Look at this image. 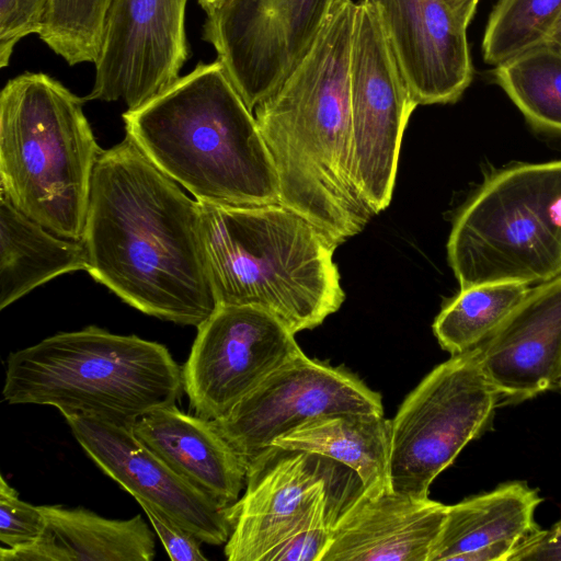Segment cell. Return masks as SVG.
Here are the masks:
<instances>
[{"label": "cell", "instance_id": "34", "mask_svg": "<svg viewBox=\"0 0 561 561\" xmlns=\"http://www.w3.org/2000/svg\"><path fill=\"white\" fill-rule=\"evenodd\" d=\"M197 1L203 7V9L206 10L207 8L211 7L219 0H197Z\"/></svg>", "mask_w": 561, "mask_h": 561}, {"label": "cell", "instance_id": "13", "mask_svg": "<svg viewBox=\"0 0 561 561\" xmlns=\"http://www.w3.org/2000/svg\"><path fill=\"white\" fill-rule=\"evenodd\" d=\"M188 0H112L85 101L135 110L171 85L188 57Z\"/></svg>", "mask_w": 561, "mask_h": 561}, {"label": "cell", "instance_id": "10", "mask_svg": "<svg viewBox=\"0 0 561 561\" xmlns=\"http://www.w3.org/2000/svg\"><path fill=\"white\" fill-rule=\"evenodd\" d=\"M336 0H219L203 38L247 106L274 92L302 59Z\"/></svg>", "mask_w": 561, "mask_h": 561}, {"label": "cell", "instance_id": "6", "mask_svg": "<svg viewBox=\"0 0 561 561\" xmlns=\"http://www.w3.org/2000/svg\"><path fill=\"white\" fill-rule=\"evenodd\" d=\"M84 102L43 72L14 77L0 94V191L53 233L79 241L103 151Z\"/></svg>", "mask_w": 561, "mask_h": 561}, {"label": "cell", "instance_id": "30", "mask_svg": "<svg viewBox=\"0 0 561 561\" xmlns=\"http://www.w3.org/2000/svg\"><path fill=\"white\" fill-rule=\"evenodd\" d=\"M149 518L165 551L173 561H206L201 549V540L190 530L178 524L160 508L138 502Z\"/></svg>", "mask_w": 561, "mask_h": 561}, {"label": "cell", "instance_id": "11", "mask_svg": "<svg viewBox=\"0 0 561 561\" xmlns=\"http://www.w3.org/2000/svg\"><path fill=\"white\" fill-rule=\"evenodd\" d=\"M302 353L271 313L247 306H219L197 327L182 368L183 389L195 414L226 415L272 373Z\"/></svg>", "mask_w": 561, "mask_h": 561}, {"label": "cell", "instance_id": "9", "mask_svg": "<svg viewBox=\"0 0 561 561\" xmlns=\"http://www.w3.org/2000/svg\"><path fill=\"white\" fill-rule=\"evenodd\" d=\"M350 75L353 172L377 214L390 204L403 131L417 104L368 0L356 3Z\"/></svg>", "mask_w": 561, "mask_h": 561}, {"label": "cell", "instance_id": "23", "mask_svg": "<svg viewBox=\"0 0 561 561\" xmlns=\"http://www.w3.org/2000/svg\"><path fill=\"white\" fill-rule=\"evenodd\" d=\"M87 270L82 241L53 233L0 191V309L59 275Z\"/></svg>", "mask_w": 561, "mask_h": 561}, {"label": "cell", "instance_id": "20", "mask_svg": "<svg viewBox=\"0 0 561 561\" xmlns=\"http://www.w3.org/2000/svg\"><path fill=\"white\" fill-rule=\"evenodd\" d=\"M131 431L173 471L217 503L230 506L239 500L247 465L211 420L172 404L140 416Z\"/></svg>", "mask_w": 561, "mask_h": 561}, {"label": "cell", "instance_id": "2", "mask_svg": "<svg viewBox=\"0 0 561 561\" xmlns=\"http://www.w3.org/2000/svg\"><path fill=\"white\" fill-rule=\"evenodd\" d=\"M355 14L354 1L336 0L302 59L253 111L275 167L279 204L337 245L375 215L353 172L350 68Z\"/></svg>", "mask_w": 561, "mask_h": 561}, {"label": "cell", "instance_id": "27", "mask_svg": "<svg viewBox=\"0 0 561 561\" xmlns=\"http://www.w3.org/2000/svg\"><path fill=\"white\" fill-rule=\"evenodd\" d=\"M112 0H49L39 38L68 65L96 60Z\"/></svg>", "mask_w": 561, "mask_h": 561}, {"label": "cell", "instance_id": "33", "mask_svg": "<svg viewBox=\"0 0 561 561\" xmlns=\"http://www.w3.org/2000/svg\"><path fill=\"white\" fill-rule=\"evenodd\" d=\"M548 38H551L561 44V15L559 16Z\"/></svg>", "mask_w": 561, "mask_h": 561}, {"label": "cell", "instance_id": "3", "mask_svg": "<svg viewBox=\"0 0 561 561\" xmlns=\"http://www.w3.org/2000/svg\"><path fill=\"white\" fill-rule=\"evenodd\" d=\"M126 135L165 175L203 204L279 203L275 167L254 113L219 60L199 62L123 114Z\"/></svg>", "mask_w": 561, "mask_h": 561}, {"label": "cell", "instance_id": "35", "mask_svg": "<svg viewBox=\"0 0 561 561\" xmlns=\"http://www.w3.org/2000/svg\"><path fill=\"white\" fill-rule=\"evenodd\" d=\"M559 388H561V380H560V383H559Z\"/></svg>", "mask_w": 561, "mask_h": 561}, {"label": "cell", "instance_id": "7", "mask_svg": "<svg viewBox=\"0 0 561 561\" xmlns=\"http://www.w3.org/2000/svg\"><path fill=\"white\" fill-rule=\"evenodd\" d=\"M460 288L561 275V160L492 174L457 216L447 243Z\"/></svg>", "mask_w": 561, "mask_h": 561}, {"label": "cell", "instance_id": "15", "mask_svg": "<svg viewBox=\"0 0 561 561\" xmlns=\"http://www.w3.org/2000/svg\"><path fill=\"white\" fill-rule=\"evenodd\" d=\"M87 455L137 502L149 503L193 533L202 542L220 546L232 531L224 506L173 471L147 448L131 427L96 417H65Z\"/></svg>", "mask_w": 561, "mask_h": 561}, {"label": "cell", "instance_id": "8", "mask_svg": "<svg viewBox=\"0 0 561 561\" xmlns=\"http://www.w3.org/2000/svg\"><path fill=\"white\" fill-rule=\"evenodd\" d=\"M501 398L483 370L478 347L436 366L391 420L392 490L428 497L432 482L482 433Z\"/></svg>", "mask_w": 561, "mask_h": 561}, {"label": "cell", "instance_id": "4", "mask_svg": "<svg viewBox=\"0 0 561 561\" xmlns=\"http://www.w3.org/2000/svg\"><path fill=\"white\" fill-rule=\"evenodd\" d=\"M199 207L218 307L264 310L294 334L340 309L337 244L302 215L279 203Z\"/></svg>", "mask_w": 561, "mask_h": 561}, {"label": "cell", "instance_id": "25", "mask_svg": "<svg viewBox=\"0 0 561 561\" xmlns=\"http://www.w3.org/2000/svg\"><path fill=\"white\" fill-rule=\"evenodd\" d=\"M494 78L533 125L561 133V44L547 38L513 55Z\"/></svg>", "mask_w": 561, "mask_h": 561}, {"label": "cell", "instance_id": "32", "mask_svg": "<svg viewBox=\"0 0 561 561\" xmlns=\"http://www.w3.org/2000/svg\"><path fill=\"white\" fill-rule=\"evenodd\" d=\"M457 20L468 27L479 0H444Z\"/></svg>", "mask_w": 561, "mask_h": 561}, {"label": "cell", "instance_id": "28", "mask_svg": "<svg viewBox=\"0 0 561 561\" xmlns=\"http://www.w3.org/2000/svg\"><path fill=\"white\" fill-rule=\"evenodd\" d=\"M41 506L22 501L3 477L0 479V541L15 549L36 541L45 530Z\"/></svg>", "mask_w": 561, "mask_h": 561}, {"label": "cell", "instance_id": "12", "mask_svg": "<svg viewBox=\"0 0 561 561\" xmlns=\"http://www.w3.org/2000/svg\"><path fill=\"white\" fill-rule=\"evenodd\" d=\"M339 412L383 414L381 396L348 369L302 352L211 421L248 469L275 439L309 420Z\"/></svg>", "mask_w": 561, "mask_h": 561}, {"label": "cell", "instance_id": "1", "mask_svg": "<svg viewBox=\"0 0 561 561\" xmlns=\"http://www.w3.org/2000/svg\"><path fill=\"white\" fill-rule=\"evenodd\" d=\"M81 241L87 272L146 314L197 328L218 308L199 203L127 135L99 157Z\"/></svg>", "mask_w": 561, "mask_h": 561}, {"label": "cell", "instance_id": "21", "mask_svg": "<svg viewBox=\"0 0 561 561\" xmlns=\"http://www.w3.org/2000/svg\"><path fill=\"white\" fill-rule=\"evenodd\" d=\"M46 526L33 543L0 549L1 561H151L154 535L140 515L108 519L83 507L41 506Z\"/></svg>", "mask_w": 561, "mask_h": 561}, {"label": "cell", "instance_id": "26", "mask_svg": "<svg viewBox=\"0 0 561 561\" xmlns=\"http://www.w3.org/2000/svg\"><path fill=\"white\" fill-rule=\"evenodd\" d=\"M561 15V0H499L482 41L485 62L497 65L547 39Z\"/></svg>", "mask_w": 561, "mask_h": 561}, {"label": "cell", "instance_id": "24", "mask_svg": "<svg viewBox=\"0 0 561 561\" xmlns=\"http://www.w3.org/2000/svg\"><path fill=\"white\" fill-rule=\"evenodd\" d=\"M530 288L513 282L460 288L433 323L440 347L451 356L478 347L501 327Z\"/></svg>", "mask_w": 561, "mask_h": 561}, {"label": "cell", "instance_id": "31", "mask_svg": "<svg viewBox=\"0 0 561 561\" xmlns=\"http://www.w3.org/2000/svg\"><path fill=\"white\" fill-rule=\"evenodd\" d=\"M513 561H561V519L541 529Z\"/></svg>", "mask_w": 561, "mask_h": 561}, {"label": "cell", "instance_id": "22", "mask_svg": "<svg viewBox=\"0 0 561 561\" xmlns=\"http://www.w3.org/2000/svg\"><path fill=\"white\" fill-rule=\"evenodd\" d=\"M323 456L352 470L368 494L390 483L391 420L383 414L339 412L299 425L275 439L272 447Z\"/></svg>", "mask_w": 561, "mask_h": 561}, {"label": "cell", "instance_id": "18", "mask_svg": "<svg viewBox=\"0 0 561 561\" xmlns=\"http://www.w3.org/2000/svg\"><path fill=\"white\" fill-rule=\"evenodd\" d=\"M446 511L430 497L362 489L336 517L322 561H428Z\"/></svg>", "mask_w": 561, "mask_h": 561}, {"label": "cell", "instance_id": "17", "mask_svg": "<svg viewBox=\"0 0 561 561\" xmlns=\"http://www.w3.org/2000/svg\"><path fill=\"white\" fill-rule=\"evenodd\" d=\"M478 350L483 370L502 398L519 402L559 388L561 275L531 286Z\"/></svg>", "mask_w": 561, "mask_h": 561}, {"label": "cell", "instance_id": "16", "mask_svg": "<svg viewBox=\"0 0 561 561\" xmlns=\"http://www.w3.org/2000/svg\"><path fill=\"white\" fill-rule=\"evenodd\" d=\"M417 105L457 101L473 78L467 26L444 0H368Z\"/></svg>", "mask_w": 561, "mask_h": 561}, {"label": "cell", "instance_id": "29", "mask_svg": "<svg viewBox=\"0 0 561 561\" xmlns=\"http://www.w3.org/2000/svg\"><path fill=\"white\" fill-rule=\"evenodd\" d=\"M49 0H0V67L9 66L15 45L39 34Z\"/></svg>", "mask_w": 561, "mask_h": 561}, {"label": "cell", "instance_id": "5", "mask_svg": "<svg viewBox=\"0 0 561 561\" xmlns=\"http://www.w3.org/2000/svg\"><path fill=\"white\" fill-rule=\"evenodd\" d=\"M183 390L182 368L163 344L91 325L12 352L2 396L131 427Z\"/></svg>", "mask_w": 561, "mask_h": 561}, {"label": "cell", "instance_id": "19", "mask_svg": "<svg viewBox=\"0 0 561 561\" xmlns=\"http://www.w3.org/2000/svg\"><path fill=\"white\" fill-rule=\"evenodd\" d=\"M538 490L511 481L447 505L428 561H513L540 531Z\"/></svg>", "mask_w": 561, "mask_h": 561}, {"label": "cell", "instance_id": "14", "mask_svg": "<svg viewBox=\"0 0 561 561\" xmlns=\"http://www.w3.org/2000/svg\"><path fill=\"white\" fill-rule=\"evenodd\" d=\"M346 467L316 454L271 447L247 469L245 492L229 506V561H262L301 525L318 495L347 481ZM352 471V470H351Z\"/></svg>", "mask_w": 561, "mask_h": 561}]
</instances>
